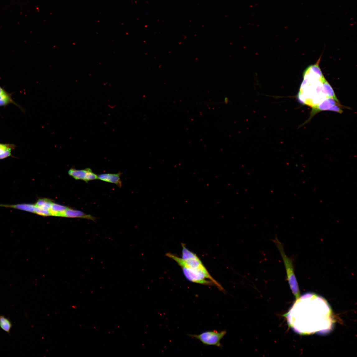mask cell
I'll list each match as a JSON object with an SVG mask.
<instances>
[{"mask_svg": "<svg viewBox=\"0 0 357 357\" xmlns=\"http://www.w3.org/2000/svg\"><path fill=\"white\" fill-rule=\"evenodd\" d=\"M53 202L47 199H39L35 204L36 206L45 210H50Z\"/></svg>", "mask_w": 357, "mask_h": 357, "instance_id": "12", "label": "cell"}, {"mask_svg": "<svg viewBox=\"0 0 357 357\" xmlns=\"http://www.w3.org/2000/svg\"><path fill=\"white\" fill-rule=\"evenodd\" d=\"M63 217L86 218L94 221L96 218L89 215L85 214L81 211L68 209L65 211Z\"/></svg>", "mask_w": 357, "mask_h": 357, "instance_id": "8", "label": "cell"}, {"mask_svg": "<svg viewBox=\"0 0 357 357\" xmlns=\"http://www.w3.org/2000/svg\"><path fill=\"white\" fill-rule=\"evenodd\" d=\"M35 214L45 216H51L49 210L42 209L36 206Z\"/></svg>", "mask_w": 357, "mask_h": 357, "instance_id": "14", "label": "cell"}, {"mask_svg": "<svg viewBox=\"0 0 357 357\" xmlns=\"http://www.w3.org/2000/svg\"><path fill=\"white\" fill-rule=\"evenodd\" d=\"M183 273L186 278L194 283L205 285H214V282L208 279L206 276L201 271L186 266H182Z\"/></svg>", "mask_w": 357, "mask_h": 357, "instance_id": "4", "label": "cell"}, {"mask_svg": "<svg viewBox=\"0 0 357 357\" xmlns=\"http://www.w3.org/2000/svg\"><path fill=\"white\" fill-rule=\"evenodd\" d=\"M13 325L10 320L3 316L0 315V328L10 335V330Z\"/></svg>", "mask_w": 357, "mask_h": 357, "instance_id": "10", "label": "cell"}, {"mask_svg": "<svg viewBox=\"0 0 357 357\" xmlns=\"http://www.w3.org/2000/svg\"><path fill=\"white\" fill-rule=\"evenodd\" d=\"M16 146L12 143H0V160L9 157H13L12 152Z\"/></svg>", "mask_w": 357, "mask_h": 357, "instance_id": "7", "label": "cell"}, {"mask_svg": "<svg viewBox=\"0 0 357 357\" xmlns=\"http://www.w3.org/2000/svg\"><path fill=\"white\" fill-rule=\"evenodd\" d=\"M87 169V172L84 181L87 182L89 181L98 179V176L94 173L91 169L89 168Z\"/></svg>", "mask_w": 357, "mask_h": 357, "instance_id": "13", "label": "cell"}, {"mask_svg": "<svg viewBox=\"0 0 357 357\" xmlns=\"http://www.w3.org/2000/svg\"><path fill=\"white\" fill-rule=\"evenodd\" d=\"M68 208L65 206L53 203L50 210L51 216L63 217Z\"/></svg>", "mask_w": 357, "mask_h": 357, "instance_id": "9", "label": "cell"}, {"mask_svg": "<svg viewBox=\"0 0 357 357\" xmlns=\"http://www.w3.org/2000/svg\"><path fill=\"white\" fill-rule=\"evenodd\" d=\"M226 334V331L218 332L216 331L205 332L199 335H191V336L199 340L202 343L207 345H215L218 347L222 346L221 340Z\"/></svg>", "mask_w": 357, "mask_h": 357, "instance_id": "3", "label": "cell"}, {"mask_svg": "<svg viewBox=\"0 0 357 357\" xmlns=\"http://www.w3.org/2000/svg\"><path fill=\"white\" fill-rule=\"evenodd\" d=\"M326 80L323 76L314 72L310 67L303 74V80L297 96L299 102L315 109L322 101L330 97L323 86Z\"/></svg>", "mask_w": 357, "mask_h": 357, "instance_id": "1", "label": "cell"}, {"mask_svg": "<svg viewBox=\"0 0 357 357\" xmlns=\"http://www.w3.org/2000/svg\"><path fill=\"white\" fill-rule=\"evenodd\" d=\"M12 94L9 93L0 86V107L6 106L10 104H13L20 108L21 107L14 102L12 97Z\"/></svg>", "mask_w": 357, "mask_h": 357, "instance_id": "6", "label": "cell"}, {"mask_svg": "<svg viewBox=\"0 0 357 357\" xmlns=\"http://www.w3.org/2000/svg\"><path fill=\"white\" fill-rule=\"evenodd\" d=\"M122 174L120 172L117 174L106 173L99 175L98 179L105 182L114 184L121 188L122 185L120 176Z\"/></svg>", "mask_w": 357, "mask_h": 357, "instance_id": "5", "label": "cell"}, {"mask_svg": "<svg viewBox=\"0 0 357 357\" xmlns=\"http://www.w3.org/2000/svg\"><path fill=\"white\" fill-rule=\"evenodd\" d=\"M87 171V168L82 170L71 169L69 170L68 173L69 175L76 180H82L84 181Z\"/></svg>", "mask_w": 357, "mask_h": 357, "instance_id": "11", "label": "cell"}, {"mask_svg": "<svg viewBox=\"0 0 357 357\" xmlns=\"http://www.w3.org/2000/svg\"><path fill=\"white\" fill-rule=\"evenodd\" d=\"M273 242L278 248L283 261L286 270V278L290 288L293 294L298 299L300 296V291L295 273L294 262L292 259L286 254L283 244L279 241L276 236L273 240Z\"/></svg>", "mask_w": 357, "mask_h": 357, "instance_id": "2", "label": "cell"}]
</instances>
